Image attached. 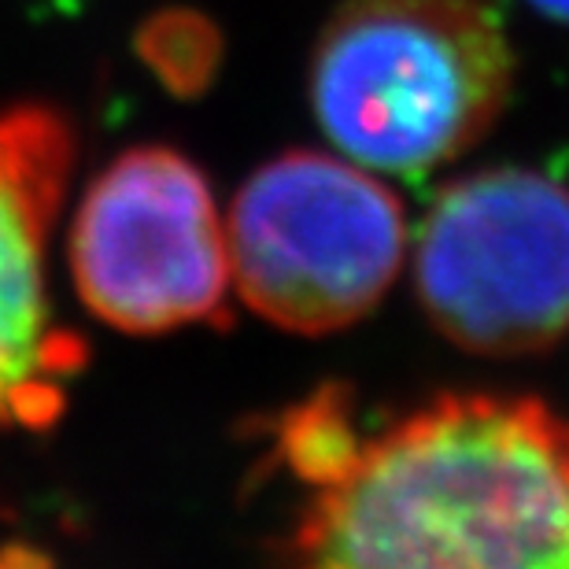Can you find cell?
Wrapping results in <instances>:
<instances>
[{"label": "cell", "mask_w": 569, "mask_h": 569, "mask_svg": "<svg viewBox=\"0 0 569 569\" xmlns=\"http://www.w3.org/2000/svg\"><path fill=\"white\" fill-rule=\"evenodd\" d=\"M296 477L281 569H569V422L532 396H437Z\"/></svg>", "instance_id": "6da1fadb"}, {"label": "cell", "mask_w": 569, "mask_h": 569, "mask_svg": "<svg viewBox=\"0 0 569 569\" xmlns=\"http://www.w3.org/2000/svg\"><path fill=\"white\" fill-rule=\"evenodd\" d=\"M138 52L148 71H152L170 93L189 97V93H200L214 78L222 44H219V30L203 16L170 8V11H159L156 19H148L141 27Z\"/></svg>", "instance_id": "52a82bcc"}, {"label": "cell", "mask_w": 569, "mask_h": 569, "mask_svg": "<svg viewBox=\"0 0 569 569\" xmlns=\"http://www.w3.org/2000/svg\"><path fill=\"white\" fill-rule=\"evenodd\" d=\"M429 322L473 356H532L569 329V186L477 170L432 200L415 248Z\"/></svg>", "instance_id": "277c9868"}, {"label": "cell", "mask_w": 569, "mask_h": 569, "mask_svg": "<svg viewBox=\"0 0 569 569\" xmlns=\"http://www.w3.org/2000/svg\"><path fill=\"white\" fill-rule=\"evenodd\" d=\"M74 167V130L49 104L0 111V429H49L86 345L56 326L49 233Z\"/></svg>", "instance_id": "8992f818"}, {"label": "cell", "mask_w": 569, "mask_h": 569, "mask_svg": "<svg viewBox=\"0 0 569 569\" xmlns=\"http://www.w3.org/2000/svg\"><path fill=\"white\" fill-rule=\"evenodd\" d=\"M515 86L492 0H345L307 63L315 122L373 174H429L485 138Z\"/></svg>", "instance_id": "7a4b0ae2"}, {"label": "cell", "mask_w": 569, "mask_h": 569, "mask_svg": "<svg viewBox=\"0 0 569 569\" xmlns=\"http://www.w3.org/2000/svg\"><path fill=\"white\" fill-rule=\"evenodd\" d=\"M230 278L259 318L322 337L367 318L403 267L400 197L348 156L292 148L226 214Z\"/></svg>", "instance_id": "3957f363"}, {"label": "cell", "mask_w": 569, "mask_h": 569, "mask_svg": "<svg viewBox=\"0 0 569 569\" xmlns=\"http://www.w3.org/2000/svg\"><path fill=\"white\" fill-rule=\"evenodd\" d=\"M540 16H548L551 22H566L569 27V0H529Z\"/></svg>", "instance_id": "9c48e42d"}, {"label": "cell", "mask_w": 569, "mask_h": 569, "mask_svg": "<svg viewBox=\"0 0 569 569\" xmlns=\"http://www.w3.org/2000/svg\"><path fill=\"white\" fill-rule=\"evenodd\" d=\"M0 569H56L49 555L33 551L30 543H8L0 548Z\"/></svg>", "instance_id": "ba28073f"}, {"label": "cell", "mask_w": 569, "mask_h": 569, "mask_svg": "<svg viewBox=\"0 0 569 569\" xmlns=\"http://www.w3.org/2000/svg\"><path fill=\"white\" fill-rule=\"evenodd\" d=\"M71 278L89 311L122 333L222 322L230 248L203 170L167 144L119 152L78 203Z\"/></svg>", "instance_id": "5b68a950"}]
</instances>
